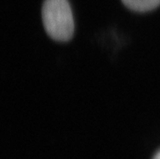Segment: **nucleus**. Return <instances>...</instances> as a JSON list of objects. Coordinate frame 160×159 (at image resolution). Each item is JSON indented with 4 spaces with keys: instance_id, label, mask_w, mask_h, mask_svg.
<instances>
[{
    "instance_id": "2",
    "label": "nucleus",
    "mask_w": 160,
    "mask_h": 159,
    "mask_svg": "<svg viewBox=\"0 0 160 159\" xmlns=\"http://www.w3.org/2000/svg\"><path fill=\"white\" fill-rule=\"evenodd\" d=\"M131 10L136 12H148L160 5V0H122Z\"/></svg>"
},
{
    "instance_id": "1",
    "label": "nucleus",
    "mask_w": 160,
    "mask_h": 159,
    "mask_svg": "<svg viewBox=\"0 0 160 159\" xmlns=\"http://www.w3.org/2000/svg\"><path fill=\"white\" fill-rule=\"evenodd\" d=\"M47 34L59 42H67L74 32L72 12L68 0H45L42 10Z\"/></svg>"
},
{
    "instance_id": "3",
    "label": "nucleus",
    "mask_w": 160,
    "mask_h": 159,
    "mask_svg": "<svg viewBox=\"0 0 160 159\" xmlns=\"http://www.w3.org/2000/svg\"><path fill=\"white\" fill-rule=\"evenodd\" d=\"M153 159H160V151L158 152V153L155 154V156H154Z\"/></svg>"
}]
</instances>
